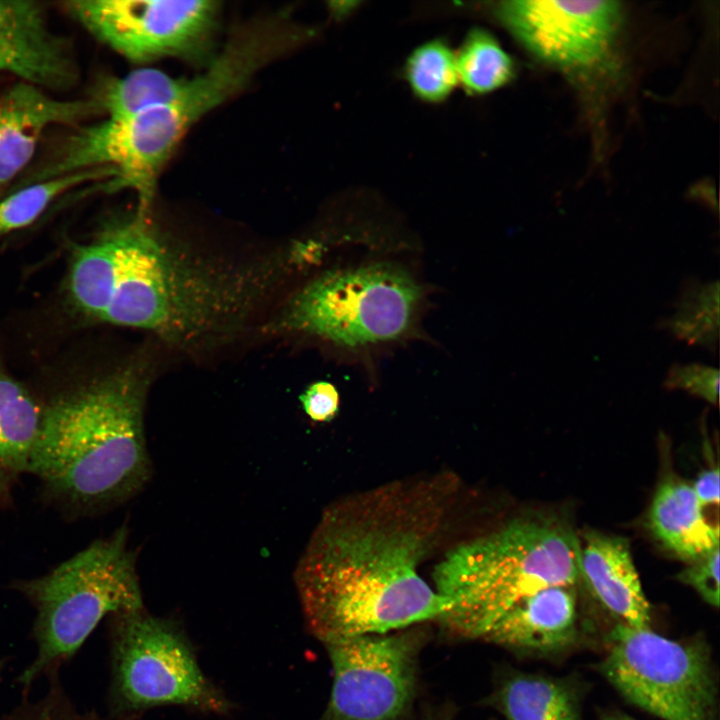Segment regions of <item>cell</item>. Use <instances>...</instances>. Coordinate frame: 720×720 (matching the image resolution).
<instances>
[{
  "label": "cell",
  "instance_id": "1",
  "mask_svg": "<svg viewBox=\"0 0 720 720\" xmlns=\"http://www.w3.org/2000/svg\"><path fill=\"white\" fill-rule=\"evenodd\" d=\"M458 490L456 475L438 472L327 506L294 574L306 626L323 645L438 620L449 609L418 569L440 541Z\"/></svg>",
  "mask_w": 720,
  "mask_h": 720
},
{
  "label": "cell",
  "instance_id": "2",
  "mask_svg": "<svg viewBox=\"0 0 720 720\" xmlns=\"http://www.w3.org/2000/svg\"><path fill=\"white\" fill-rule=\"evenodd\" d=\"M144 209L78 246L72 303L90 318L197 349L238 335L279 282L283 262L225 263L171 239Z\"/></svg>",
  "mask_w": 720,
  "mask_h": 720
},
{
  "label": "cell",
  "instance_id": "3",
  "mask_svg": "<svg viewBox=\"0 0 720 720\" xmlns=\"http://www.w3.org/2000/svg\"><path fill=\"white\" fill-rule=\"evenodd\" d=\"M149 376L127 365L42 406L29 472L71 513L127 501L151 476L144 411Z\"/></svg>",
  "mask_w": 720,
  "mask_h": 720
},
{
  "label": "cell",
  "instance_id": "4",
  "mask_svg": "<svg viewBox=\"0 0 720 720\" xmlns=\"http://www.w3.org/2000/svg\"><path fill=\"white\" fill-rule=\"evenodd\" d=\"M297 40L296 28L281 14L242 26L203 72L189 78L174 100L80 129L56 160L42 169V177L103 169L109 174V190L136 192L140 208L147 210L161 170L190 128L237 94Z\"/></svg>",
  "mask_w": 720,
  "mask_h": 720
},
{
  "label": "cell",
  "instance_id": "5",
  "mask_svg": "<svg viewBox=\"0 0 720 720\" xmlns=\"http://www.w3.org/2000/svg\"><path fill=\"white\" fill-rule=\"evenodd\" d=\"M578 537L559 519L516 518L449 550L435 565L434 589L449 609L438 619L464 638H483L516 603L579 579Z\"/></svg>",
  "mask_w": 720,
  "mask_h": 720
},
{
  "label": "cell",
  "instance_id": "6",
  "mask_svg": "<svg viewBox=\"0 0 720 720\" xmlns=\"http://www.w3.org/2000/svg\"><path fill=\"white\" fill-rule=\"evenodd\" d=\"M127 541V528L120 527L48 573L12 584L35 610L36 654L16 679L24 692L59 672L105 617L145 608Z\"/></svg>",
  "mask_w": 720,
  "mask_h": 720
},
{
  "label": "cell",
  "instance_id": "7",
  "mask_svg": "<svg viewBox=\"0 0 720 720\" xmlns=\"http://www.w3.org/2000/svg\"><path fill=\"white\" fill-rule=\"evenodd\" d=\"M424 296L422 284L400 264L383 260L337 267L298 289L268 329L361 354L408 338Z\"/></svg>",
  "mask_w": 720,
  "mask_h": 720
},
{
  "label": "cell",
  "instance_id": "8",
  "mask_svg": "<svg viewBox=\"0 0 720 720\" xmlns=\"http://www.w3.org/2000/svg\"><path fill=\"white\" fill-rule=\"evenodd\" d=\"M111 720H135L157 706L226 715L232 702L204 675L193 646L173 619L145 608L109 617Z\"/></svg>",
  "mask_w": 720,
  "mask_h": 720
},
{
  "label": "cell",
  "instance_id": "9",
  "mask_svg": "<svg viewBox=\"0 0 720 720\" xmlns=\"http://www.w3.org/2000/svg\"><path fill=\"white\" fill-rule=\"evenodd\" d=\"M601 671L627 701L663 720H714L717 689L703 644L620 623Z\"/></svg>",
  "mask_w": 720,
  "mask_h": 720
},
{
  "label": "cell",
  "instance_id": "10",
  "mask_svg": "<svg viewBox=\"0 0 720 720\" xmlns=\"http://www.w3.org/2000/svg\"><path fill=\"white\" fill-rule=\"evenodd\" d=\"M324 646L333 683L318 720H398L408 710L416 689L415 634L362 635Z\"/></svg>",
  "mask_w": 720,
  "mask_h": 720
},
{
  "label": "cell",
  "instance_id": "11",
  "mask_svg": "<svg viewBox=\"0 0 720 720\" xmlns=\"http://www.w3.org/2000/svg\"><path fill=\"white\" fill-rule=\"evenodd\" d=\"M70 14L97 39L136 63L198 56L219 13L215 1L78 0Z\"/></svg>",
  "mask_w": 720,
  "mask_h": 720
},
{
  "label": "cell",
  "instance_id": "12",
  "mask_svg": "<svg viewBox=\"0 0 720 720\" xmlns=\"http://www.w3.org/2000/svg\"><path fill=\"white\" fill-rule=\"evenodd\" d=\"M502 24L539 59L561 68H578L599 60L618 30L616 1L501 2Z\"/></svg>",
  "mask_w": 720,
  "mask_h": 720
},
{
  "label": "cell",
  "instance_id": "13",
  "mask_svg": "<svg viewBox=\"0 0 720 720\" xmlns=\"http://www.w3.org/2000/svg\"><path fill=\"white\" fill-rule=\"evenodd\" d=\"M0 72L41 89H64L78 70L66 41L49 26L40 4L0 0Z\"/></svg>",
  "mask_w": 720,
  "mask_h": 720
},
{
  "label": "cell",
  "instance_id": "14",
  "mask_svg": "<svg viewBox=\"0 0 720 720\" xmlns=\"http://www.w3.org/2000/svg\"><path fill=\"white\" fill-rule=\"evenodd\" d=\"M97 110L94 100H63L19 82L0 96V186L32 159L47 128L73 123Z\"/></svg>",
  "mask_w": 720,
  "mask_h": 720
},
{
  "label": "cell",
  "instance_id": "15",
  "mask_svg": "<svg viewBox=\"0 0 720 720\" xmlns=\"http://www.w3.org/2000/svg\"><path fill=\"white\" fill-rule=\"evenodd\" d=\"M579 543V573L593 596L621 623L649 627L650 605L628 540L591 530Z\"/></svg>",
  "mask_w": 720,
  "mask_h": 720
},
{
  "label": "cell",
  "instance_id": "16",
  "mask_svg": "<svg viewBox=\"0 0 720 720\" xmlns=\"http://www.w3.org/2000/svg\"><path fill=\"white\" fill-rule=\"evenodd\" d=\"M577 636L576 598L572 586H552L516 603L483 639L516 651L559 652Z\"/></svg>",
  "mask_w": 720,
  "mask_h": 720
},
{
  "label": "cell",
  "instance_id": "17",
  "mask_svg": "<svg viewBox=\"0 0 720 720\" xmlns=\"http://www.w3.org/2000/svg\"><path fill=\"white\" fill-rule=\"evenodd\" d=\"M648 527L668 551L688 563L719 548V526L705 518L692 485L673 475L665 477L655 490Z\"/></svg>",
  "mask_w": 720,
  "mask_h": 720
},
{
  "label": "cell",
  "instance_id": "18",
  "mask_svg": "<svg viewBox=\"0 0 720 720\" xmlns=\"http://www.w3.org/2000/svg\"><path fill=\"white\" fill-rule=\"evenodd\" d=\"M41 419L42 405L0 366V506L29 472Z\"/></svg>",
  "mask_w": 720,
  "mask_h": 720
},
{
  "label": "cell",
  "instance_id": "19",
  "mask_svg": "<svg viewBox=\"0 0 720 720\" xmlns=\"http://www.w3.org/2000/svg\"><path fill=\"white\" fill-rule=\"evenodd\" d=\"M494 703L509 720H579L572 690L542 676H512L496 692Z\"/></svg>",
  "mask_w": 720,
  "mask_h": 720
},
{
  "label": "cell",
  "instance_id": "20",
  "mask_svg": "<svg viewBox=\"0 0 720 720\" xmlns=\"http://www.w3.org/2000/svg\"><path fill=\"white\" fill-rule=\"evenodd\" d=\"M188 81L187 77H174L158 69H137L108 80L94 101L105 118L131 116L171 102Z\"/></svg>",
  "mask_w": 720,
  "mask_h": 720
},
{
  "label": "cell",
  "instance_id": "21",
  "mask_svg": "<svg viewBox=\"0 0 720 720\" xmlns=\"http://www.w3.org/2000/svg\"><path fill=\"white\" fill-rule=\"evenodd\" d=\"M458 81L472 95L505 86L514 76V63L497 39L482 28L472 29L457 55Z\"/></svg>",
  "mask_w": 720,
  "mask_h": 720
},
{
  "label": "cell",
  "instance_id": "22",
  "mask_svg": "<svg viewBox=\"0 0 720 720\" xmlns=\"http://www.w3.org/2000/svg\"><path fill=\"white\" fill-rule=\"evenodd\" d=\"M104 178L109 174L103 169H85L26 185L0 200V234L28 226L66 191Z\"/></svg>",
  "mask_w": 720,
  "mask_h": 720
},
{
  "label": "cell",
  "instance_id": "23",
  "mask_svg": "<svg viewBox=\"0 0 720 720\" xmlns=\"http://www.w3.org/2000/svg\"><path fill=\"white\" fill-rule=\"evenodd\" d=\"M409 87L429 103L445 100L458 82L456 55L441 39L430 40L412 51L405 64Z\"/></svg>",
  "mask_w": 720,
  "mask_h": 720
},
{
  "label": "cell",
  "instance_id": "24",
  "mask_svg": "<svg viewBox=\"0 0 720 720\" xmlns=\"http://www.w3.org/2000/svg\"><path fill=\"white\" fill-rule=\"evenodd\" d=\"M665 326L689 344L712 347L718 340L719 283L715 281L686 289L676 313Z\"/></svg>",
  "mask_w": 720,
  "mask_h": 720
},
{
  "label": "cell",
  "instance_id": "25",
  "mask_svg": "<svg viewBox=\"0 0 720 720\" xmlns=\"http://www.w3.org/2000/svg\"><path fill=\"white\" fill-rule=\"evenodd\" d=\"M669 389H682L713 405L719 398V370L702 364L673 365L664 381Z\"/></svg>",
  "mask_w": 720,
  "mask_h": 720
},
{
  "label": "cell",
  "instance_id": "26",
  "mask_svg": "<svg viewBox=\"0 0 720 720\" xmlns=\"http://www.w3.org/2000/svg\"><path fill=\"white\" fill-rule=\"evenodd\" d=\"M719 554L717 548L703 558L689 563L676 578L693 588L710 606H719Z\"/></svg>",
  "mask_w": 720,
  "mask_h": 720
},
{
  "label": "cell",
  "instance_id": "27",
  "mask_svg": "<svg viewBox=\"0 0 720 720\" xmlns=\"http://www.w3.org/2000/svg\"><path fill=\"white\" fill-rule=\"evenodd\" d=\"M0 720H96L72 705L53 698L24 700Z\"/></svg>",
  "mask_w": 720,
  "mask_h": 720
},
{
  "label": "cell",
  "instance_id": "28",
  "mask_svg": "<svg viewBox=\"0 0 720 720\" xmlns=\"http://www.w3.org/2000/svg\"><path fill=\"white\" fill-rule=\"evenodd\" d=\"M339 401L336 387L326 381L312 383L300 396L304 412L316 422L332 420L338 412Z\"/></svg>",
  "mask_w": 720,
  "mask_h": 720
},
{
  "label": "cell",
  "instance_id": "29",
  "mask_svg": "<svg viewBox=\"0 0 720 720\" xmlns=\"http://www.w3.org/2000/svg\"><path fill=\"white\" fill-rule=\"evenodd\" d=\"M720 479L718 466L704 469L699 473L692 488L702 505L719 504Z\"/></svg>",
  "mask_w": 720,
  "mask_h": 720
},
{
  "label": "cell",
  "instance_id": "30",
  "mask_svg": "<svg viewBox=\"0 0 720 720\" xmlns=\"http://www.w3.org/2000/svg\"><path fill=\"white\" fill-rule=\"evenodd\" d=\"M602 720H636L626 714L620 712H613L606 714Z\"/></svg>",
  "mask_w": 720,
  "mask_h": 720
},
{
  "label": "cell",
  "instance_id": "31",
  "mask_svg": "<svg viewBox=\"0 0 720 720\" xmlns=\"http://www.w3.org/2000/svg\"><path fill=\"white\" fill-rule=\"evenodd\" d=\"M6 662H7L6 658L0 657V674L2 673V671L4 670V668L6 666Z\"/></svg>",
  "mask_w": 720,
  "mask_h": 720
},
{
  "label": "cell",
  "instance_id": "32",
  "mask_svg": "<svg viewBox=\"0 0 720 720\" xmlns=\"http://www.w3.org/2000/svg\"><path fill=\"white\" fill-rule=\"evenodd\" d=\"M52 678H59V676H53V677H50L49 679H52ZM49 679H48V680H49ZM59 679H60V678H59ZM107 718H108V717H107Z\"/></svg>",
  "mask_w": 720,
  "mask_h": 720
},
{
  "label": "cell",
  "instance_id": "33",
  "mask_svg": "<svg viewBox=\"0 0 720 720\" xmlns=\"http://www.w3.org/2000/svg\"><path fill=\"white\" fill-rule=\"evenodd\" d=\"M52 676H59V675H52ZM52 676H50V677H52ZM50 677H48V678H50Z\"/></svg>",
  "mask_w": 720,
  "mask_h": 720
}]
</instances>
